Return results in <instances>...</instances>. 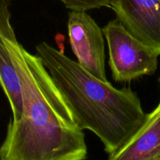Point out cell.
<instances>
[{
  "label": "cell",
  "instance_id": "30bf717a",
  "mask_svg": "<svg viewBox=\"0 0 160 160\" xmlns=\"http://www.w3.org/2000/svg\"><path fill=\"white\" fill-rule=\"evenodd\" d=\"M152 160H160V157L157 158V159H152Z\"/></svg>",
  "mask_w": 160,
  "mask_h": 160
},
{
  "label": "cell",
  "instance_id": "7c38bea8",
  "mask_svg": "<svg viewBox=\"0 0 160 160\" xmlns=\"http://www.w3.org/2000/svg\"><path fill=\"white\" fill-rule=\"evenodd\" d=\"M84 160H86V159H84Z\"/></svg>",
  "mask_w": 160,
  "mask_h": 160
},
{
  "label": "cell",
  "instance_id": "8992f818",
  "mask_svg": "<svg viewBox=\"0 0 160 160\" xmlns=\"http://www.w3.org/2000/svg\"><path fill=\"white\" fill-rule=\"evenodd\" d=\"M160 157V107L148 115L134 137L108 160H152Z\"/></svg>",
  "mask_w": 160,
  "mask_h": 160
},
{
  "label": "cell",
  "instance_id": "7a4b0ae2",
  "mask_svg": "<svg viewBox=\"0 0 160 160\" xmlns=\"http://www.w3.org/2000/svg\"><path fill=\"white\" fill-rule=\"evenodd\" d=\"M36 53L78 127L99 138L109 156L120 151L146 121L148 114L130 88H116L45 42L36 46Z\"/></svg>",
  "mask_w": 160,
  "mask_h": 160
},
{
  "label": "cell",
  "instance_id": "ba28073f",
  "mask_svg": "<svg viewBox=\"0 0 160 160\" xmlns=\"http://www.w3.org/2000/svg\"><path fill=\"white\" fill-rule=\"evenodd\" d=\"M10 0H0V34L9 41H17L10 23Z\"/></svg>",
  "mask_w": 160,
  "mask_h": 160
},
{
  "label": "cell",
  "instance_id": "6da1fadb",
  "mask_svg": "<svg viewBox=\"0 0 160 160\" xmlns=\"http://www.w3.org/2000/svg\"><path fill=\"white\" fill-rule=\"evenodd\" d=\"M22 84L21 118L11 120L0 146V160H84L83 131L40 58L6 39Z\"/></svg>",
  "mask_w": 160,
  "mask_h": 160
},
{
  "label": "cell",
  "instance_id": "8fae6325",
  "mask_svg": "<svg viewBox=\"0 0 160 160\" xmlns=\"http://www.w3.org/2000/svg\"><path fill=\"white\" fill-rule=\"evenodd\" d=\"M159 81H160V79H159ZM158 106H159V107H160V102H159V105H158Z\"/></svg>",
  "mask_w": 160,
  "mask_h": 160
},
{
  "label": "cell",
  "instance_id": "5b68a950",
  "mask_svg": "<svg viewBox=\"0 0 160 160\" xmlns=\"http://www.w3.org/2000/svg\"><path fill=\"white\" fill-rule=\"evenodd\" d=\"M111 8L134 37L160 55V0H112Z\"/></svg>",
  "mask_w": 160,
  "mask_h": 160
},
{
  "label": "cell",
  "instance_id": "277c9868",
  "mask_svg": "<svg viewBox=\"0 0 160 160\" xmlns=\"http://www.w3.org/2000/svg\"><path fill=\"white\" fill-rule=\"evenodd\" d=\"M67 28L78 63L96 78L107 81L102 30L86 11L78 10L69 12Z\"/></svg>",
  "mask_w": 160,
  "mask_h": 160
},
{
  "label": "cell",
  "instance_id": "52a82bcc",
  "mask_svg": "<svg viewBox=\"0 0 160 160\" xmlns=\"http://www.w3.org/2000/svg\"><path fill=\"white\" fill-rule=\"evenodd\" d=\"M0 85L10 104L12 120L17 121L23 114L22 84L12 56L6 45V38L0 34Z\"/></svg>",
  "mask_w": 160,
  "mask_h": 160
},
{
  "label": "cell",
  "instance_id": "9c48e42d",
  "mask_svg": "<svg viewBox=\"0 0 160 160\" xmlns=\"http://www.w3.org/2000/svg\"><path fill=\"white\" fill-rule=\"evenodd\" d=\"M70 10L88 11L102 7L111 8L112 0H60Z\"/></svg>",
  "mask_w": 160,
  "mask_h": 160
},
{
  "label": "cell",
  "instance_id": "3957f363",
  "mask_svg": "<svg viewBox=\"0 0 160 160\" xmlns=\"http://www.w3.org/2000/svg\"><path fill=\"white\" fill-rule=\"evenodd\" d=\"M102 32L107 40L109 65L116 81H131L154 73L159 54L134 37L118 19L109 21Z\"/></svg>",
  "mask_w": 160,
  "mask_h": 160
}]
</instances>
